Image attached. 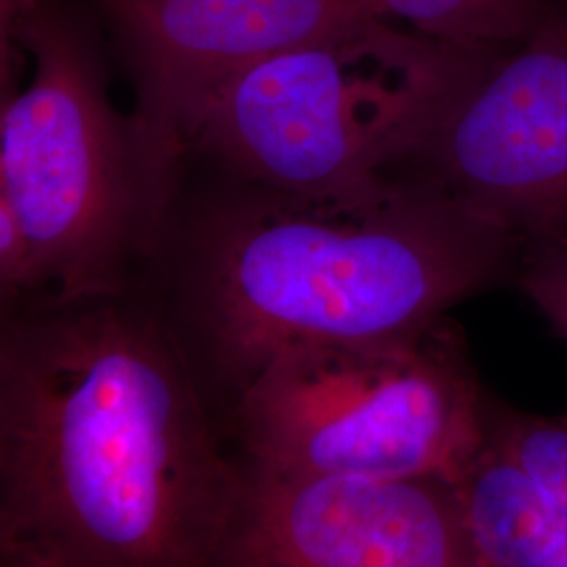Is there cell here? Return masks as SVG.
<instances>
[{
  "mask_svg": "<svg viewBox=\"0 0 567 567\" xmlns=\"http://www.w3.org/2000/svg\"><path fill=\"white\" fill-rule=\"evenodd\" d=\"M145 292L2 316L0 566L215 567L243 489Z\"/></svg>",
  "mask_w": 567,
  "mask_h": 567,
  "instance_id": "6da1fadb",
  "label": "cell"
},
{
  "mask_svg": "<svg viewBox=\"0 0 567 567\" xmlns=\"http://www.w3.org/2000/svg\"><path fill=\"white\" fill-rule=\"evenodd\" d=\"M505 236L400 175L305 196L187 154L158 278L198 374L236 398L288 349L425 332L482 288Z\"/></svg>",
  "mask_w": 567,
  "mask_h": 567,
  "instance_id": "7a4b0ae2",
  "label": "cell"
},
{
  "mask_svg": "<svg viewBox=\"0 0 567 567\" xmlns=\"http://www.w3.org/2000/svg\"><path fill=\"white\" fill-rule=\"evenodd\" d=\"M0 7V204L32 257V305L145 292L187 147L112 102L114 58L89 0Z\"/></svg>",
  "mask_w": 567,
  "mask_h": 567,
  "instance_id": "3957f363",
  "label": "cell"
},
{
  "mask_svg": "<svg viewBox=\"0 0 567 567\" xmlns=\"http://www.w3.org/2000/svg\"><path fill=\"white\" fill-rule=\"evenodd\" d=\"M494 51L391 18L347 25L240 74L208 107L187 154L288 194L362 189L421 147Z\"/></svg>",
  "mask_w": 567,
  "mask_h": 567,
  "instance_id": "277c9868",
  "label": "cell"
},
{
  "mask_svg": "<svg viewBox=\"0 0 567 567\" xmlns=\"http://www.w3.org/2000/svg\"><path fill=\"white\" fill-rule=\"evenodd\" d=\"M246 466L456 486L486 440L475 391L425 332L288 349L238 391Z\"/></svg>",
  "mask_w": 567,
  "mask_h": 567,
  "instance_id": "5b68a950",
  "label": "cell"
},
{
  "mask_svg": "<svg viewBox=\"0 0 567 567\" xmlns=\"http://www.w3.org/2000/svg\"><path fill=\"white\" fill-rule=\"evenodd\" d=\"M492 53L391 175L437 189L501 231L567 229V0Z\"/></svg>",
  "mask_w": 567,
  "mask_h": 567,
  "instance_id": "8992f818",
  "label": "cell"
},
{
  "mask_svg": "<svg viewBox=\"0 0 567 567\" xmlns=\"http://www.w3.org/2000/svg\"><path fill=\"white\" fill-rule=\"evenodd\" d=\"M475 566L452 484L244 465L219 567Z\"/></svg>",
  "mask_w": 567,
  "mask_h": 567,
  "instance_id": "52a82bcc",
  "label": "cell"
},
{
  "mask_svg": "<svg viewBox=\"0 0 567 567\" xmlns=\"http://www.w3.org/2000/svg\"><path fill=\"white\" fill-rule=\"evenodd\" d=\"M135 110L189 147L204 114L259 61L386 18L379 0H89Z\"/></svg>",
  "mask_w": 567,
  "mask_h": 567,
  "instance_id": "ba28073f",
  "label": "cell"
},
{
  "mask_svg": "<svg viewBox=\"0 0 567 567\" xmlns=\"http://www.w3.org/2000/svg\"><path fill=\"white\" fill-rule=\"evenodd\" d=\"M386 18L437 41L505 49L522 41L548 9L547 0H379Z\"/></svg>",
  "mask_w": 567,
  "mask_h": 567,
  "instance_id": "9c48e42d",
  "label": "cell"
},
{
  "mask_svg": "<svg viewBox=\"0 0 567 567\" xmlns=\"http://www.w3.org/2000/svg\"><path fill=\"white\" fill-rule=\"evenodd\" d=\"M487 440L503 450L538 489L557 532L550 561V567H557L567 545V426H511L501 435H487Z\"/></svg>",
  "mask_w": 567,
  "mask_h": 567,
  "instance_id": "30bf717a",
  "label": "cell"
},
{
  "mask_svg": "<svg viewBox=\"0 0 567 567\" xmlns=\"http://www.w3.org/2000/svg\"><path fill=\"white\" fill-rule=\"evenodd\" d=\"M527 292L567 337V257L534 269L527 278Z\"/></svg>",
  "mask_w": 567,
  "mask_h": 567,
  "instance_id": "8fae6325",
  "label": "cell"
}]
</instances>
